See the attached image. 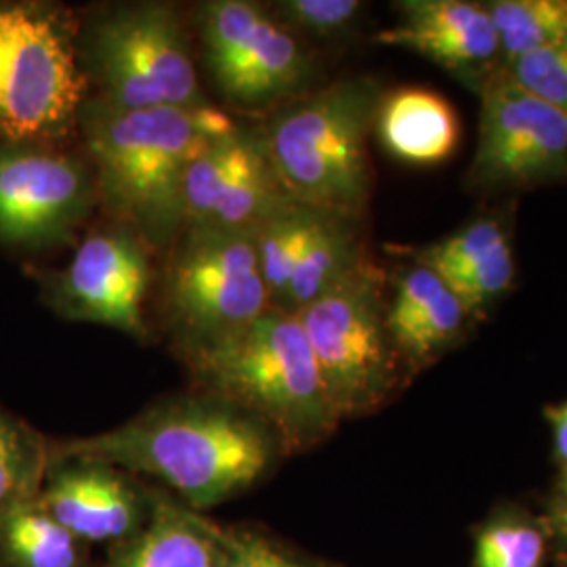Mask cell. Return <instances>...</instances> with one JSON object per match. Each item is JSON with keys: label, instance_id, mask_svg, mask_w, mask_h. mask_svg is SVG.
<instances>
[{"label": "cell", "instance_id": "1", "mask_svg": "<svg viewBox=\"0 0 567 567\" xmlns=\"http://www.w3.org/2000/svg\"><path fill=\"white\" fill-rule=\"evenodd\" d=\"M51 446L156 480L198 513L257 486L284 456L257 416L200 389L161 400L103 433Z\"/></svg>", "mask_w": 567, "mask_h": 567}, {"label": "cell", "instance_id": "2", "mask_svg": "<svg viewBox=\"0 0 567 567\" xmlns=\"http://www.w3.org/2000/svg\"><path fill=\"white\" fill-rule=\"evenodd\" d=\"M79 126L97 203L112 224L135 231L152 252H161L171 250L185 229L189 166L236 122L210 103L126 112L86 100Z\"/></svg>", "mask_w": 567, "mask_h": 567}, {"label": "cell", "instance_id": "3", "mask_svg": "<svg viewBox=\"0 0 567 567\" xmlns=\"http://www.w3.org/2000/svg\"><path fill=\"white\" fill-rule=\"evenodd\" d=\"M194 389L240 405L274 431L284 454L318 446L339 425L297 316L267 309L236 339L187 360Z\"/></svg>", "mask_w": 567, "mask_h": 567}, {"label": "cell", "instance_id": "4", "mask_svg": "<svg viewBox=\"0 0 567 567\" xmlns=\"http://www.w3.org/2000/svg\"><path fill=\"white\" fill-rule=\"evenodd\" d=\"M383 93L347 79L278 107L264 135L278 179L297 203L360 219L370 200L368 135Z\"/></svg>", "mask_w": 567, "mask_h": 567}, {"label": "cell", "instance_id": "5", "mask_svg": "<svg viewBox=\"0 0 567 567\" xmlns=\"http://www.w3.org/2000/svg\"><path fill=\"white\" fill-rule=\"evenodd\" d=\"M81 25L60 2L0 0V140L55 145L79 126L89 81Z\"/></svg>", "mask_w": 567, "mask_h": 567}, {"label": "cell", "instance_id": "6", "mask_svg": "<svg viewBox=\"0 0 567 567\" xmlns=\"http://www.w3.org/2000/svg\"><path fill=\"white\" fill-rule=\"evenodd\" d=\"M168 252L164 311L185 362L271 309L250 231L189 225Z\"/></svg>", "mask_w": 567, "mask_h": 567}, {"label": "cell", "instance_id": "7", "mask_svg": "<svg viewBox=\"0 0 567 567\" xmlns=\"http://www.w3.org/2000/svg\"><path fill=\"white\" fill-rule=\"evenodd\" d=\"M86 81L116 110L208 105L182 16L163 2L124 4L86 23L79 37Z\"/></svg>", "mask_w": 567, "mask_h": 567}, {"label": "cell", "instance_id": "8", "mask_svg": "<svg viewBox=\"0 0 567 567\" xmlns=\"http://www.w3.org/2000/svg\"><path fill=\"white\" fill-rule=\"evenodd\" d=\"M385 271L364 257L320 299L297 311L339 419L383 405L400 379L385 324Z\"/></svg>", "mask_w": 567, "mask_h": 567}, {"label": "cell", "instance_id": "9", "mask_svg": "<svg viewBox=\"0 0 567 567\" xmlns=\"http://www.w3.org/2000/svg\"><path fill=\"white\" fill-rule=\"evenodd\" d=\"M203 60L225 102L243 110L282 107L301 97L313 76L303 42L271 9L248 0L198 7Z\"/></svg>", "mask_w": 567, "mask_h": 567}, {"label": "cell", "instance_id": "10", "mask_svg": "<svg viewBox=\"0 0 567 567\" xmlns=\"http://www.w3.org/2000/svg\"><path fill=\"white\" fill-rule=\"evenodd\" d=\"M95 204L84 161L58 145L0 140V244L42 250L70 243Z\"/></svg>", "mask_w": 567, "mask_h": 567}, {"label": "cell", "instance_id": "11", "mask_svg": "<svg viewBox=\"0 0 567 567\" xmlns=\"http://www.w3.org/2000/svg\"><path fill=\"white\" fill-rule=\"evenodd\" d=\"M477 93L482 121L471 185L496 192L567 179V112L529 95L501 72Z\"/></svg>", "mask_w": 567, "mask_h": 567}, {"label": "cell", "instance_id": "12", "mask_svg": "<svg viewBox=\"0 0 567 567\" xmlns=\"http://www.w3.org/2000/svg\"><path fill=\"white\" fill-rule=\"evenodd\" d=\"M47 303L61 318L110 326L145 339V299L152 286V250L118 224L91 231L60 271L39 276Z\"/></svg>", "mask_w": 567, "mask_h": 567}, {"label": "cell", "instance_id": "13", "mask_svg": "<svg viewBox=\"0 0 567 567\" xmlns=\"http://www.w3.org/2000/svg\"><path fill=\"white\" fill-rule=\"evenodd\" d=\"M292 200L271 163L264 128L236 124L204 147L185 179V227L252 231Z\"/></svg>", "mask_w": 567, "mask_h": 567}, {"label": "cell", "instance_id": "14", "mask_svg": "<svg viewBox=\"0 0 567 567\" xmlns=\"http://www.w3.org/2000/svg\"><path fill=\"white\" fill-rule=\"evenodd\" d=\"M156 494V487L145 486L118 466L49 446L39 503L86 547H114L145 526Z\"/></svg>", "mask_w": 567, "mask_h": 567}, {"label": "cell", "instance_id": "15", "mask_svg": "<svg viewBox=\"0 0 567 567\" xmlns=\"http://www.w3.org/2000/svg\"><path fill=\"white\" fill-rule=\"evenodd\" d=\"M398 11L400 20L377 34L379 44L433 61L475 91L501 72V42L484 2L404 0Z\"/></svg>", "mask_w": 567, "mask_h": 567}, {"label": "cell", "instance_id": "16", "mask_svg": "<svg viewBox=\"0 0 567 567\" xmlns=\"http://www.w3.org/2000/svg\"><path fill=\"white\" fill-rule=\"evenodd\" d=\"M412 255L416 264L442 278L468 316L484 313L507 295L515 280L507 229L496 217H480Z\"/></svg>", "mask_w": 567, "mask_h": 567}, {"label": "cell", "instance_id": "17", "mask_svg": "<svg viewBox=\"0 0 567 567\" xmlns=\"http://www.w3.org/2000/svg\"><path fill=\"white\" fill-rule=\"evenodd\" d=\"M466 318L456 295L425 265L412 261L393 278L385 305L386 332L408 368L431 364L461 337Z\"/></svg>", "mask_w": 567, "mask_h": 567}, {"label": "cell", "instance_id": "18", "mask_svg": "<svg viewBox=\"0 0 567 567\" xmlns=\"http://www.w3.org/2000/svg\"><path fill=\"white\" fill-rule=\"evenodd\" d=\"M224 526L158 489L145 526L107 548L100 567H219Z\"/></svg>", "mask_w": 567, "mask_h": 567}, {"label": "cell", "instance_id": "19", "mask_svg": "<svg viewBox=\"0 0 567 567\" xmlns=\"http://www.w3.org/2000/svg\"><path fill=\"white\" fill-rule=\"evenodd\" d=\"M377 133L398 161L431 166L447 161L461 137L458 116L446 97L419 86L383 95L377 110Z\"/></svg>", "mask_w": 567, "mask_h": 567}, {"label": "cell", "instance_id": "20", "mask_svg": "<svg viewBox=\"0 0 567 567\" xmlns=\"http://www.w3.org/2000/svg\"><path fill=\"white\" fill-rule=\"evenodd\" d=\"M358 221L360 219L318 208L303 255L288 284L282 305L278 307L280 311L295 316L320 299L326 290H330L364 259L365 250L360 240Z\"/></svg>", "mask_w": 567, "mask_h": 567}, {"label": "cell", "instance_id": "21", "mask_svg": "<svg viewBox=\"0 0 567 567\" xmlns=\"http://www.w3.org/2000/svg\"><path fill=\"white\" fill-rule=\"evenodd\" d=\"M0 566L89 567L86 545L32 501L0 522Z\"/></svg>", "mask_w": 567, "mask_h": 567}, {"label": "cell", "instance_id": "22", "mask_svg": "<svg viewBox=\"0 0 567 567\" xmlns=\"http://www.w3.org/2000/svg\"><path fill=\"white\" fill-rule=\"evenodd\" d=\"M316 213L318 208L313 206L290 200L250 231L271 309L282 305L288 284L309 240Z\"/></svg>", "mask_w": 567, "mask_h": 567}, {"label": "cell", "instance_id": "23", "mask_svg": "<svg viewBox=\"0 0 567 567\" xmlns=\"http://www.w3.org/2000/svg\"><path fill=\"white\" fill-rule=\"evenodd\" d=\"M49 446L37 429L0 408V522L13 508L39 501Z\"/></svg>", "mask_w": 567, "mask_h": 567}, {"label": "cell", "instance_id": "24", "mask_svg": "<svg viewBox=\"0 0 567 567\" xmlns=\"http://www.w3.org/2000/svg\"><path fill=\"white\" fill-rule=\"evenodd\" d=\"M486 7L501 42L503 68L567 39V0H494Z\"/></svg>", "mask_w": 567, "mask_h": 567}, {"label": "cell", "instance_id": "25", "mask_svg": "<svg viewBox=\"0 0 567 567\" xmlns=\"http://www.w3.org/2000/svg\"><path fill=\"white\" fill-rule=\"evenodd\" d=\"M501 74L529 95L567 112V39L511 61Z\"/></svg>", "mask_w": 567, "mask_h": 567}, {"label": "cell", "instance_id": "26", "mask_svg": "<svg viewBox=\"0 0 567 567\" xmlns=\"http://www.w3.org/2000/svg\"><path fill=\"white\" fill-rule=\"evenodd\" d=\"M362 11L360 0H282L271 9L290 32L316 39L343 37Z\"/></svg>", "mask_w": 567, "mask_h": 567}, {"label": "cell", "instance_id": "27", "mask_svg": "<svg viewBox=\"0 0 567 567\" xmlns=\"http://www.w3.org/2000/svg\"><path fill=\"white\" fill-rule=\"evenodd\" d=\"M545 540L536 527L496 524L477 536L475 567H540Z\"/></svg>", "mask_w": 567, "mask_h": 567}, {"label": "cell", "instance_id": "28", "mask_svg": "<svg viewBox=\"0 0 567 567\" xmlns=\"http://www.w3.org/2000/svg\"><path fill=\"white\" fill-rule=\"evenodd\" d=\"M219 567H313L261 529L224 526V555Z\"/></svg>", "mask_w": 567, "mask_h": 567}, {"label": "cell", "instance_id": "29", "mask_svg": "<svg viewBox=\"0 0 567 567\" xmlns=\"http://www.w3.org/2000/svg\"><path fill=\"white\" fill-rule=\"evenodd\" d=\"M547 419L553 426V442H555V456L559 465L567 471V402L547 408Z\"/></svg>", "mask_w": 567, "mask_h": 567}, {"label": "cell", "instance_id": "30", "mask_svg": "<svg viewBox=\"0 0 567 567\" xmlns=\"http://www.w3.org/2000/svg\"><path fill=\"white\" fill-rule=\"evenodd\" d=\"M557 524L567 538V471H564V482H561L559 501H557Z\"/></svg>", "mask_w": 567, "mask_h": 567}, {"label": "cell", "instance_id": "31", "mask_svg": "<svg viewBox=\"0 0 567 567\" xmlns=\"http://www.w3.org/2000/svg\"><path fill=\"white\" fill-rule=\"evenodd\" d=\"M0 567H2V566H0Z\"/></svg>", "mask_w": 567, "mask_h": 567}]
</instances>
